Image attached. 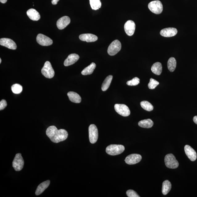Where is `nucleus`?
Returning a JSON list of instances; mask_svg holds the SVG:
<instances>
[{
    "mask_svg": "<svg viewBox=\"0 0 197 197\" xmlns=\"http://www.w3.org/2000/svg\"><path fill=\"white\" fill-rule=\"evenodd\" d=\"M0 45L7 48L15 50L17 49L16 44L13 40L8 38H2L0 39Z\"/></svg>",
    "mask_w": 197,
    "mask_h": 197,
    "instance_id": "nucleus-13",
    "label": "nucleus"
},
{
    "mask_svg": "<svg viewBox=\"0 0 197 197\" xmlns=\"http://www.w3.org/2000/svg\"><path fill=\"white\" fill-rule=\"evenodd\" d=\"M136 24L133 21L129 20L126 22L124 25V29L126 34L131 36L134 35Z\"/></svg>",
    "mask_w": 197,
    "mask_h": 197,
    "instance_id": "nucleus-12",
    "label": "nucleus"
},
{
    "mask_svg": "<svg viewBox=\"0 0 197 197\" xmlns=\"http://www.w3.org/2000/svg\"><path fill=\"white\" fill-rule=\"evenodd\" d=\"M67 95L69 97V100L72 102L76 103L81 102V97L78 93L71 91L68 93Z\"/></svg>",
    "mask_w": 197,
    "mask_h": 197,
    "instance_id": "nucleus-21",
    "label": "nucleus"
},
{
    "mask_svg": "<svg viewBox=\"0 0 197 197\" xmlns=\"http://www.w3.org/2000/svg\"><path fill=\"white\" fill-rule=\"evenodd\" d=\"M162 64L159 62L155 63L151 68V71L154 74L160 75L162 72Z\"/></svg>",
    "mask_w": 197,
    "mask_h": 197,
    "instance_id": "nucleus-22",
    "label": "nucleus"
},
{
    "mask_svg": "<svg viewBox=\"0 0 197 197\" xmlns=\"http://www.w3.org/2000/svg\"><path fill=\"white\" fill-rule=\"evenodd\" d=\"M2 62V60L1 59H0V64H1Z\"/></svg>",
    "mask_w": 197,
    "mask_h": 197,
    "instance_id": "nucleus-38",
    "label": "nucleus"
},
{
    "mask_svg": "<svg viewBox=\"0 0 197 197\" xmlns=\"http://www.w3.org/2000/svg\"><path fill=\"white\" fill-rule=\"evenodd\" d=\"M71 22L70 18L65 16L60 18L57 22V26L60 30L64 29Z\"/></svg>",
    "mask_w": 197,
    "mask_h": 197,
    "instance_id": "nucleus-15",
    "label": "nucleus"
},
{
    "mask_svg": "<svg viewBox=\"0 0 197 197\" xmlns=\"http://www.w3.org/2000/svg\"><path fill=\"white\" fill-rule=\"evenodd\" d=\"M27 15L30 19L34 21H37L40 19L39 13L35 9H30L27 11Z\"/></svg>",
    "mask_w": 197,
    "mask_h": 197,
    "instance_id": "nucleus-19",
    "label": "nucleus"
},
{
    "mask_svg": "<svg viewBox=\"0 0 197 197\" xmlns=\"http://www.w3.org/2000/svg\"><path fill=\"white\" fill-rule=\"evenodd\" d=\"M79 39L81 41H86L87 43L93 42L98 39L97 36L92 34H83L79 36Z\"/></svg>",
    "mask_w": 197,
    "mask_h": 197,
    "instance_id": "nucleus-17",
    "label": "nucleus"
},
{
    "mask_svg": "<svg viewBox=\"0 0 197 197\" xmlns=\"http://www.w3.org/2000/svg\"><path fill=\"white\" fill-rule=\"evenodd\" d=\"M50 184V181L47 180L43 182L40 184L37 189L35 191V195H39L43 193L46 189Z\"/></svg>",
    "mask_w": 197,
    "mask_h": 197,
    "instance_id": "nucleus-20",
    "label": "nucleus"
},
{
    "mask_svg": "<svg viewBox=\"0 0 197 197\" xmlns=\"http://www.w3.org/2000/svg\"><path fill=\"white\" fill-rule=\"evenodd\" d=\"M89 3L91 8L95 10L100 9L101 6L100 0H89Z\"/></svg>",
    "mask_w": 197,
    "mask_h": 197,
    "instance_id": "nucleus-28",
    "label": "nucleus"
},
{
    "mask_svg": "<svg viewBox=\"0 0 197 197\" xmlns=\"http://www.w3.org/2000/svg\"><path fill=\"white\" fill-rule=\"evenodd\" d=\"M141 107L145 110L148 111H152L154 109L153 105L150 102L147 101H141L140 103Z\"/></svg>",
    "mask_w": 197,
    "mask_h": 197,
    "instance_id": "nucleus-29",
    "label": "nucleus"
},
{
    "mask_svg": "<svg viewBox=\"0 0 197 197\" xmlns=\"http://www.w3.org/2000/svg\"><path fill=\"white\" fill-rule=\"evenodd\" d=\"M126 195L129 197H140L136 192L133 190H129L127 191Z\"/></svg>",
    "mask_w": 197,
    "mask_h": 197,
    "instance_id": "nucleus-33",
    "label": "nucleus"
},
{
    "mask_svg": "<svg viewBox=\"0 0 197 197\" xmlns=\"http://www.w3.org/2000/svg\"><path fill=\"white\" fill-rule=\"evenodd\" d=\"M46 134L52 142L58 143L66 140L68 137L67 131L63 129L58 130L57 127L51 126L47 128Z\"/></svg>",
    "mask_w": 197,
    "mask_h": 197,
    "instance_id": "nucleus-1",
    "label": "nucleus"
},
{
    "mask_svg": "<svg viewBox=\"0 0 197 197\" xmlns=\"http://www.w3.org/2000/svg\"><path fill=\"white\" fill-rule=\"evenodd\" d=\"M178 33V30L175 28H166L160 31V34L162 36L170 37L174 36Z\"/></svg>",
    "mask_w": 197,
    "mask_h": 197,
    "instance_id": "nucleus-16",
    "label": "nucleus"
},
{
    "mask_svg": "<svg viewBox=\"0 0 197 197\" xmlns=\"http://www.w3.org/2000/svg\"><path fill=\"white\" fill-rule=\"evenodd\" d=\"M7 106L6 101L4 99H3L0 101V110L4 109Z\"/></svg>",
    "mask_w": 197,
    "mask_h": 197,
    "instance_id": "nucleus-34",
    "label": "nucleus"
},
{
    "mask_svg": "<svg viewBox=\"0 0 197 197\" xmlns=\"http://www.w3.org/2000/svg\"><path fill=\"white\" fill-rule=\"evenodd\" d=\"M60 0H52L51 1V3L53 5H56L57 4L58 2Z\"/></svg>",
    "mask_w": 197,
    "mask_h": 197,
    "instance_id": "nucleus-35",
    "label": "nucleus"
},
{
    "mask_svg": "<svg viewBox=\"0 0 197 197\" xmlns=\"http://www.w3.org/2000/svg\"><path fill=\"white\" fill-rule=\"evenodd\" d=\"M121 44L118 40L116 39L113 41L109 47L107 52L110 55H114L120 51L121 49Z\"/></svg>",
    "mask_w": 197,
    "mask_h": 197,
    "instance_id": "nucleus-5",
    "label": "nucleus"
},
{
    "mask_svg": "<svg viewBox=\"0 0 197 197\" xmlns=\"http://www.w3.org/2000/svg\"><path fill=\"white\" fill-rule=\"evenodd\" d=\"M165 163L166 166L169 168L174 169L178 168L179 163L176 158L172 154H169L165 156Z\"/></svg>",
    "mask_w": 197,
    "mask_h": 197,
    "instance_id": "nucleus-3",
    "label": "nucleus"
},
{
    "mask_svg": "<svg viewBox=\"0 0 197 197\" xmlns=\"http://www.w3.org/2000/svg\"><path fill=\"white\" fill-rule=\"evenodd\" d=\"M125 150V147L122 145L113 144L107 147L106 152L111 156H115L121 154Z\"/></svg>",
    "mask_w": 197,
    "mask_h": 197,
    "instance_id": "nucleus-2",
    "label": "nucleus"
},
{
    "mask_svg": "<svg viewBox=\"0 0 197 197\" xmlns=\"http://www.w3.org/2000/svg\"><path fill=\"white\" fill-rule=\"evenodd\" d=\"M79 57V55L76 54H71L65 60L64 64L66 67L73 65L78 60Z\"/></svg>",
    "mask_w": 197,
    "mask_h": 197,
    "instance_id": "nucleus-18",
    "label": "nucleus"
},
{
    "mask_svg": "<svg viewBox=\"0 0 197 197\" xmlns=\"http://www.w3.org/2000/svg\"><path fill=\"white\" fill-rule=\"evenodd\" d=\"M41 73L47 78L51 79L54 76L55 71L49 61H47L45 63L42 69Z\"/></svg>",
    "mask_w": 197,
    "mask_h": 197,
    "instance_id": "nucleus-4",
    "label": "nucleus"
},
{
    "mask_svg": "<svg viewBox=\"0 0 197 197\" xmlns=\"http://www.w3.org/2000/svg\"><path fill=\"white\" fill-rule=\"evenodd\" d=\"M159 84V83L154 79L150 78V81L148 84V86L150 89H153L156 88Z\"/></svg>",
    "mask_w": 197,
    "mask_h": 197,
    "instance_id": "nucleus-31",
    "label": "nucleus"
},
{
    "mask_svg": "<svg viewBox=\"0 0 197 197\" xmlns=\"http://www.w3.org/2000/svg\"><path fill=\"white\" fill-rule=\"evenodd\" d=\"M89 140L91 144H95L98 138V131L96 126L91 125L89 127Z\"/></svg>",
    "mask_w": 197,
    "mask_h": 197,
    "instance_id": "nucleus-8",
    "label": "nucleus"
},
{
    "mask_svg": "<svg viewBox=\"0 0 197 197\" xmlns=\"http://www.w3.org/2000/svg\"><path fill=\"white\" fill-rule=\"evenodd\" d=\"M142 158V156L140 154H131L126 157L125 159V162L129 165H134L140 162Z\"/></svg>",
    "mask_w": 197,
    "mask_h": 197,
    "instance_id": "nucleus-11",
    "label": "nucleus"
},
{
    "mask_svg": "<svg viewBox=\"0 0 197 197\" xmlns=\"http://www.w3.org/2000/svg\"><path fill=\"white\" fill-rule=\"evenodd\" d=\"M149 10L152 13L156 14H159L162 12L163 6L160 1H155L150 2L148 5Z\"/></svg>",
    "mask_w": 197,
    "mask_h": 197,
    "instance_id": "nucleus-6",
    "label": "nucleus"
},
{
    "mask_svg": "<svg viewBox=\"0 0 197 197\" xmlns=\"http://www.w3.org/2000/svg\"><path fill=\"white\" fill-rule=\"evenodd\" d=\"M96 67V64L94 63H91L90 65H89L83 69L81 72V74L83 75H87L92 74Z\"/></svg>",
    "mask_w": 197,
    "mask_h": 197,
    "instance_id": "nucleus-24",
    "label": "nucleus"
},
{
    "mask_svg": "<svg viewBox=\"0 0 197 197\" xmlns=\"http://www.w3.org/2000/svg\"><path fill=\"white\" fill-rule=\"evenodd\" d=\"M113 76L112 75H109L105 79L101 86V89L103 91L107 90L110 86L111 81L112 80Z\"/></svg>",
    "mask_w": 197,
    "mask_h": 197,
    "instance_id": "nucleus-26",
    "label": "nucleus"
},
{
    "mask_svg": "<svg viewBox=\"0 0 197 197\" xmlns=\"http://www.w3.org/2000/svg\"><path fill=\"white\" fill-rule=\"evenodd\" d=\"M12 92L15 94H19L23 91V88L22 85L18 84H15L11 87Z\"/></svg>",
    "mask_w": 197,
    "mask_h": 197,
    "instance_id": "nucleus-30",
    "label": "nucleus"
},
{
    "mask_svg": "<svg viewBox=\"0 0 197 197\" xmlns=\"http://www.w3.org/2000/svg\"><path fill=\"white\" fill-rule=\"evenodd\" d=\"M176 61L174 57H170L168 61V68L170 72H173L176 68Z\"/></svg>",
    "mask_w": 197,
    "mask_h": 197,
    "instance_id": "nucleus-27",
    "label": "nucleus"
},
{
    "mask_svg": "<svg viewBox=\"0 0 197 197\" xmlns=\"http://www.w3.org/2000/svg\"><path fill=\"white\" fill-rule=\"evenodd\" d=\"M172 188V185L170 181L166 180L164 181L162 183V194L166 195L168 194Z\"/></svg>",
    "mask_w": 197,
    "mask_h": 197,
    "instance_id": "nucleus-25",
    "label": "nucleus"
},
{
    "mask_svg": "<svg viewBox=\"0 0 197 197\" xmlns=\"http://www.w3.org/2000/svg\"><path fill=\"white\" fill-rule=\"evenodd\" d=\"M7 0H0L1 2L2 3H5L6 2Z\"/></svg>",
    "mask_w": 197,
    "mask_h": 197,
    "instance_id": "nucleus-37",
    "label": "nucleus"
},
{
    "mask_svg": "<svg viewBox=\"0 0 197 197\" xmlns=\"http://www.w3.org/2000/svg\"><path fill=\"white\" fill-rule=\"evenodd\" d=\"M193 121H194L195 123H196V124L197 125V116H195L194 117V118H193Z\"/></svg>",
    "mask_w": 197,
    "mask_h": 197,
    "instance_id": "nucleus-36",
    "label": "nucleus"
},
{
    "mask_svg": "<svg viewBox=\"0 0 197 197\" xmlns=\"http://www.w3.org/2000/svg\"><path fill=\"white\" fill-rule=\"evenodd\" d=\"M24 162L20 153H18L16 154L13 162V166L17 171L21 170L23 169Z\"/></svg>",
    "mask_w": 197,
    "mask_h": 197,
    "instance_id": "nucleus-7",
    "label": "nucleus"
},
{
    "mask_svg": "<svg viewBox=\"0 0 197 197\" xmlns=\"http://www.w3.org/2000/svg\"><path fill=\"white\" fill-rule=\"evenodd\" d=\"M36 40L38 43L43 46H48L52 44V40L42 34L37 35Z\"/></svg>",
    "mask_w": 197,
    "mask_h": 197,
    "instance_id": "nucleus-10",
    "label": "nucleus"
},
{
    "mask_svg": "<svg viewBox=\"0 0 197 197\" xmlns=\"http://www.w3.org/2000/svg\"><path fill=\"white\" fill-rule=\"evenodd\" d=\"M184 151L187 156L191 161L194 162L196 160V153L191 147L188 145H186L184 147Z\"/></svg>",
    "mask_w": 197,
    "mask_h": 197,
    "instance_id": "nucleus-14",
    "label": "nucleus"
},
{
    "mask_svg": "<svg viewBox=\"0 0 197 197\" xmlns=\"http://www.w3.org/2000/svg\"><path fill=\"white\" fill-rule=\"evenodd\" d=\"M115 111L118 114L123 117L129 116L130 114V111L129 107L124 104H116L114 105Z\"/></svg>",
    "mask_w": 197,
    "mask_h": 197,
    "instance_id": "nucleus-9",
    "label": "nucleus"
},
{
    "mask_svg": "<svg viewBox=\"0 0 197 197\" xmlns=\"http://www.w3.org/2000/svg\"><path fill=\"white\" fill-rule=\"evenodd\" d=\"M138 124L139 126L142 128L148 129L151 128L153 126L154 123L151 119H148L140 121Z\"/></svg>",
    "mask_w": 197,
    "mask_h": 197,
    "instance_id": "nucleus-23",
    "label": "nucleus"
},
{
    "mask_svg": "<svg viewBox=\"0 0 197 197\" xmlns=\"http://www.w3.org/2000/svg\"><path fill=\"white\" fill-rule=\"evenodd\" d=\"M140 82V79L138 77H135L131 80L127 81V84L129 86H136Z\"/></svg>",
    "mask_w": 197,
    "mask_h": 197,
    "instance_id": "nucleus-32",
    "label": "nucleus"
}]
</instances>
